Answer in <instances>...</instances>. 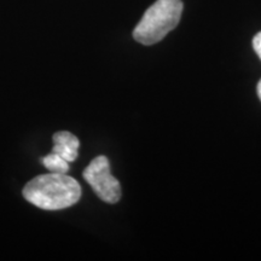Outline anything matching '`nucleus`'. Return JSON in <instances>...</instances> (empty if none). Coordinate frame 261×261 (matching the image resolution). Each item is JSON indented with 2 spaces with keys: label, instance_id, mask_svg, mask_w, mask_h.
I'll return each instance as SVG.
<instances>
[{
  "label": "nucleus",
  "instance_id": "obj_1",
  "mask_svg": "<svg viewBox=\"0 0 261 261\" xmlns=\"http://www.w3.org/2000/svg\"><path fill=\"white\" fill-rule=\"evenodd\" d=\"M23 197L41 210L60 211L79 202L81 188L67 173H48L28 181L23 189Z\"/></svg>",
  "mask_w": 261,
  "mask_h": 261
},
{
  "label": "nucleus",
  "instance_id": "obj_2",
  "mask_svg": "<svg viewBox=\"0 0 261 261\" xmlns=\"http://www.w3.org/2000/svg\"><path fill=\"white\" fill-rule=\"evenodd\" d=\"M181 12V0H158L144 12L133 31V38L143 45H154L161 41L177 27Z\"/></svg>",
  "mask_w": 261,
  "mask_h": 261
},
{
  "label": "nucleus",
  "instance_id": "obj_3",
  "mask_svg": "<svg viewBox=\"0 0 261 261\" xmlns=\"http://www.w3.org/2000/svg\"><path fill=\"white\" fill-rule=\"evenodd\" d=\"M85 180L98 197L107 203H117L121 198V185L110 172V163L106 156H98L84 171Z\"/></svg>",
  "mask_w": 261,
  "mask_h": 261
},
{
  "label": "nucleus",
  "instance_id": "obj_4",
  "mask_svg": "<svg viewBox=\"0 0 261 261\" xmlns=\"http://www.w3.org/2000/svg\"><path fill=\"white\" fill-rule=\"evenodd\" d=\"M80 142L73 133L68 130H61L54 135V148L52 152H56L61 158L67 160L68 162H73L77 158Z\"/></svg>",
  "mask_w": 261,
  "mask_h": 261
},
{
  "label": "nucleus",
  "instance_id": "obj_5",
  "mask_svg": "<svg viewBox=\"0 0 261 261\" xmlns=\"http://www.w3.org/2000/svg\"><path fill=\"white\" fill-rule=\"evenodd\" d=\"M42 163L51 173H62L65 174L69 171V165H68L67 160L61 158L56 152H51L47 156L42 159Z\"/></svg>",
  "mask_w": 261,
  "mask_h": 261
},
{
  "label": "nucleus",
  "instance_id": "obj_6",
  "mask_svg": "<svg viewBox=\"0 0 261 261\" xmlns=\"http://www.w3.org/2000/svg\"><path fill=\"white\" fill-rule=\"evenodd\" d=\"M253 47H254V50H255L256 55L259 56V58L261 60V32L257 33L255 37H254Z\"/></svg>",
  "mask_w": 261,
  "mask_h": 261
},
{
  "label": "nucleus",
  "instance_id": "obj_7",
  "mask_svg": "<svg viewBox=\"0 0 261 261\" xmlns=\"http://www.w3.org/2000/svg\"><path fill=\"white\" fill-rule=\"evenodd\" d=\"M257 96H259L261 100V80L259 81V84H257Z\"/></svg>",
  "mask_w": 261,
  "mask_h": 261
}]
</instances>
